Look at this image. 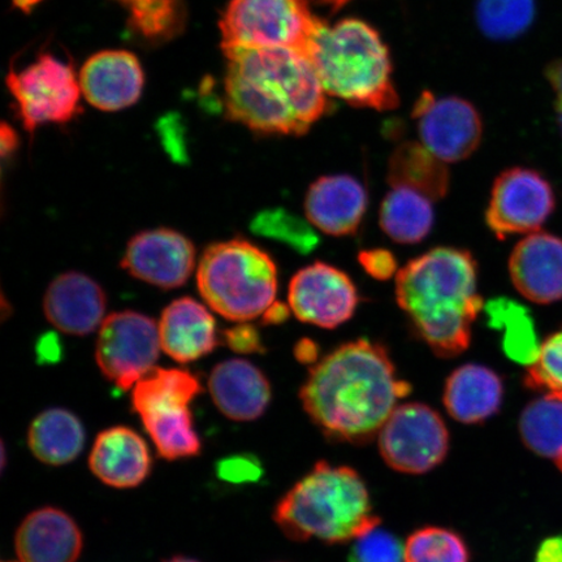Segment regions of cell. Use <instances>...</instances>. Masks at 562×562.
Returning <instances> with one entry per match:
<instances>
[{
	"label": "cell",
	"mask_w": 562,
	"mask_h": 562,
	"mask_svg": "<svg viewBox=\"0 0 562 562\" xmlns=\"http://www.w3.org/2000/svg\"><path fill=\"white\" fill-rule=\"evenodd\" d=\"M306 55L327 95L360 109L398 108L389 47L367 21L348 18L334 26L323 24Z\"/></svg>",
	"instance_id": "5b68a950"
},
{
	"label": "cell",
	"mask_w": 562,
	"mask_h": 562,
	"mask_svg": "<svg viewBox=\"0 0 562 562\" xmlns=\"http://www.w3.org/2000/svg\"><path fill=\"white\" fill-rule=\"evenodd\" d=\"M412 385L398 379L389 351L367 339L350 341L315 362L300 398L327 438L364 445L381 432Z\"/></svg>",
	"instance_id": "6da1fadb"
},
{
	"label": "cell",
	"mask_w": 562,
	"mask_h": 562,
	"mask_svg": "<svg viewBox=\"0 0 562 562\" xmlns=\"http://www.w3.org/2000/svg\"><path fill=\"white\" fill-rule=\"evenodd\" d=\"M434 209L428 196L407 188H393L382 202L379 222L386 236L398 244H418L430 235Z\"/></svg>",
	"instance_id": "4316f807"
},
{
	"label": "cell",
	"mask_w": 562,
	"mask_h": 562,
	"mask_svg": "<svg viewBox=\"0 0 562 562\" xmlns=\"http://www.w3.org/2000/svg\"><path fill=\"white\" fill-rule=\"evenodd\" d=\"M124 2L132 4L133 2H136V0H124Z\"/></svg>",
	"instance_id": "681fc988"
},
{
	"label": "cell",
	"mask_w": 562,
	"mask_h": 562,
	"mask_svg": "<svg viewBox=\"0 0 562 562\" xmlns=\"http://www.w3.org/2000/svg\"><path fill=\"white\" fill-rule=\"evenodd\" d=\"M80 87L94 108L119 111L138 101L144 88V72L135 55L103 52L91 56L82 67Z\"/></svg>",
	"instance_id": "d6986e66"
},
{
	"label": "cell",
	"mask_w": 562,
	"mask_h": 562,
	"mask_svg": "<svg viewBox=\"0 0 562 562\" xmlns=\"http://www.w3.org/2000/svg\"><path fill=\"white\" fill-rule=\"evenodd\" d=\"M291 307L276 302L263 314V322L266 325H279L290 318Z\"/></svg>",
	"instance_id": "b9f144b4"
},
{
	"label": "cell",
	"mask_w": 562,
	"mask_h": 562,
	"mask_svg": "<svg viewBox=\"0 0 562 562\" xmlns=\"http://www.w3.org/2000/svg\"><path fill=\"white\" fill-rule=\"evenodd\" d=\"M504 398V383L497 372L483 364L468 363L447 379L442 403L453 419L477 425L496 416Z\"/></svg>",
	"instance_id": "cb8c5ba5"
},
{
	"label": "cell",
	"mask_w": 562,
	"mask_h": 562,
	"mask_svg": "<svg viewBox=\"0 0 562 562\" xmlns=\"http://www.w3.org/2000/svg\"><path fill=\"white\" fill-rule=\"evenodd\" d=\"M105 294L100 284L80 272H66L48 285L44 312L48 322L68 335H89L102 326Z\"/></svg>",
	"instance_id": "ac0fdd59"
},
{
	"label": "cell",
	"mask_w": 562,
	"mask_h": 562,
	"mask_svg": "<svg viewBox=\"0 0 562 562\" xmlns=\"http://www.w3.org/2000/svg\"><path fill=\"white\" fill-rule=\"evenodd\" d=\"M369 206V194L349 175L322 176L306 193L305 213L313 227L329 236L355 235Z\"/></svg>",
	"instance_id": "2e32d148"
},
{
	"label": "cell",
	"mask_w": 562,
	"mask_h": 562,
	"mask_svg": "<svg viewBox=\"0 0 562 562\" xmlns=\"http://www.w3.org/2000/svg\"><path fill=\"white\" fill-rule=\"evenodd\" d=\"M27 445L32 453L46 465H67L82 452L86 430L74 413L54 407L41 413L32 422Z\"/></svg>",
	"instance_id": "d4e9b609"
},
{
	"label": "cell",
	"mask_w": 562,
	"mask_h": 562,
	"mask_svg": "<svg viewBox=\"0 0 562 562\" xmlns=\"http://www.w3.org/2000/svg\"><path fill=\"white\" fill-rule=\"evenodd\" d=\"M418 133L435 157L456 164L472 157L483 136V122L474 105L459 97L435 98L424 91L413 109Z\"/></svg>",
	"instance_id": "4fadbf2b"
},
{
	"label": "cell",
	"mask_w": 562,
	"mask_h": 562,
	"mask_svg": "<svg viewBox=\"0 0 562 562\" xmlns=\"http://www.w3.org/2000/svg\"><path fill=\"white\" fill-rule=\"evenodd\" d=\"M196 285L215 313L248 322L276 304L278 269L257 245L236 238L209 246L201 257Z\"/></svg>",
	"instance_id": "8992f818"
},
{
	"label": "cell",
	"mask_w": 562,
	"mask_h": 562,
	"mask_svg": "<svg viewBox=\"0 0 562 562\" xmlns=\"http://www.w3.org/2000/svg\"><path fill=\"white\" fill-rule=\"evenodd\" d=\"M7 86L15 97L21 119L34 132L47 123H66L76 115L82 93L74 69L53 55H42L20 72L11 70Z\"/></svg>",
	"instance_id": "8fae6325"
},
{
	"label": "cell",
	"mask_w": 562,
	"mask_h": 562,
	"mask_svg": "<svg viewBox=\"0 0 562 562\" xmlns=\"http://www.w3.org/2000/svg\"><path fill=\"white\" fill-rule=\"evenodd\" d=\"M509 273L516 290L536 304L562 299V240L533 232L516 245L509 259Z\"/></svg>",
	"instance_id": "e0dca14e"
},
{
	"label": "cell",
	"mask_w": 562,
	"mask_h": 562,
	"mask_svg": "<svg viewBox=\"0 0 562 562\" xmlns=\"http://www.w3.org/2000/svg\"><path fill=\"white\" fill-rule=\"evenodd\" d=\"M358 261H360L364 271L376 280H389L395 276L397 271L395 256L385 249L363 250L360 252V256H358Z\"/></svg>",
	"instance_id": "74e56055"
},
{
	"label": "cell",
	"mask_w": 562,
	"mask_h": 562,
	"mask_svg": "<svg viewBox=\"0 0 562 562\" xmlns=\"http://www.w3.org/2000/svg\"><path fill=\"white\" fill-rule=\"evenodd\" d=\"M123 269L133 278L164 290L184 285L195 266L194 245L179 232H140L126 245Z\"/></svg>",
	"instance_id": "9a60e30c"
},
{
	"label": "cell",
	"mask_w": 562,
	"mask_h": 562,
	"mask_svg": "<svg viewBox=\"0 0 562 562\" xmlns=\"http://www.w3.org/2000/svg\"><path fill=\"white\" fill-rule=\"evenodd\" d=\"M231 350L240 355L263 353L265 347L261 334L250 323L240 322L235 327L226 329L223 334Z\"/></svg>",
	"instance_id": "8d00e7d4"
},
{
	"label": "cell",
	"mask_w": 562,
	"mask_h": 562,
	"mask_svg": "<svg viewBox=\"0 0 562 562\" xmlns=\"http://www.w3.org/2000/svg\"><path fill=\"white\" fill-rule=\"evenodd\" d=\"M40 2L41 0H13L18 9L24 12L31 11L33 7Z\"/></svg>",
	"instance_id": "f6af8a7d"
},
{
	"label": "cell",
	"mask_w": 562,
	"mask_h": 562,
	"mask_svg": "<svg viewBox=\"0 0 562 562\" xmlns=\"http://www.w3.org/2000/svg\"><path fill=\"white\" fill-rule=\"evenodd\" d=\"M131 10L133 30L147 38H167L181 23L178 0H136Z\"/></svg>",
	"instance_id": "d6a6232c"
},
{
	"label": "cell",
	"mask_w": 562,
	"mask_h": 562,
	"mask_svg": "<svg viewBox=\"0 0 562 562\" xmlns=\"http://www.w3.org/2000/svg\"><path fill=\"white\" fill-rule=\"evenodd\" d=\"M519 431L527 447L562 470V400L543 396L526 406Z\"/></svg>",
	"instance_id": "f1b7e54d"
},
{
	"label": "cell",
	"mask_w": 562,
	"mask_h": 562,
	"mask_svg": "<svg viewBox=\"0 0 562 562\" xmlns=\"http://www.w3.org/2000/svg\"><path fill=\"white\" fill-rule=\"evenodd\" d=\"M297 360L302 363H314L316 361V355H318V348L311 340H302L297 344L294 349Z\"/></svg>",
	"instance_id": "7bdbcfd3"
},
{
	"label": "cell",
	"mask_w": 562,
	"mask_h": 562,
	"mask_svg": "<svg viewBox=\"0 0 562 562\" xmlns=\"http://www.w3.org/2000/svg\"><path fill=\"white\" fill-rule=\"evenodd\" d=\"M386 178L392 188L413 189L430 200L445 199L451 186L446 161L414 140H407L393 150Z\"/></svg>",
	"instance_id": "484cf974"
},
{
	"label": "cell",
	"mask_w": 562,
	"mask_h": 562,
	"mask_svg": "<svg viewBox=\"0 0 562 562\" xmlns=\"http://www.w3.org/2000/svg\"><path fill=\"white\" fill-rule=\"evenodd\" d=\"M37 355L41 362H56L61 357V347L55 335L42 336L37 344Z\"/></svg>",
	"instance_id": "f35d334b"
},
{
	"label": "cell",
	"mask_w": 562,
	"mask_h": 562,
	"mask_svg": "<svg viewBox=\"0 0 562 562\" xmlns=\"http://www.w3.org/2000/svg\"><path fill=\"white\" fill-rule=\"evenodd\" d=\"M20 562V561H19Z\"/></svg>",
	"instance_id": "f907efd6"
},
{
	"label": "cell",
	"mask_w": 562,
	"mask_h": 562,
	"mask_svg": "<svg viewBox=\"0 0 562 562\" xmlns=\"http://www.w3.org/2000/svg\"><path fill=\"white\" fill-rule=\"evenodd\" d=\"M536 562H562V537L546 539L539 547Z\"/></svg>",
	"instance_id": "ab89813d"
},
{
	"label": "cell",
	"mask_w": 562,
	"mask_h": 562,
	"mask_svg": "<svg viewBox=\"0 0 562 562\" xmlns=\"http://www.w3.org/2000/svg\"><path fill=\"white\" fill-rule=\"evenodd\" d=\"M160 350L158 325L144 314H111L98 329V368L110 382L124 391L133 389L156 369Z\"/></svg>",
	"instance_id": "30bf717a"
},
{
	"label": "cell",
	"mask_w": 562,
	"mask_h": 562,
	"mask_svg": "<svg viewBox=\"0 0 562 562\" xmlns=\"http://www.w3.org/2000/svg\"><path fill=\"white\" fill-rule=\"evenodd\" d=\"M288 302L301 322L333 329L355 315L360 294L346 272L315 262L292 278Z\"/></svg>",
	"instance_id": "5bb4252c"
},
{
	"label": "cell",
	"mask_w": 562,
	"mask_h": 562,
	"mask_svg": "<svg viewBox=\"0 0 562 562\" xmlns=\"http://www.w3.org/2000/svg\"><path fill=\"white\" fill-rule=\"evenodd\" d=\"M226 105L262 135L304 136L331 108L308 56L292 48L229 47Z\"/></svg>",
	"instance_id": "7a4b0ae2"
},
{
	"label": "cell",
	"mask_w": 562,
	"mask_h": 562,
	"mask_svg": "<svg viewBox=\"0 0 562 562\" xmlns=\"http://www.w3.org/2000/svg\"><path fill=\"white\" fill-rule=\"evenodd\" d=\"M491 328L503 331V350L512 361L531 367L540 346L530 312L509 299L498 297L483 307Z\"/></svg>",
	"instance_id": "83f0119b"
},
{
	"label": "cell",
	"mask_w": 562,
	"mask_h": 562,
	"mask_svg": "<svg viewBox=\"0 0 562 562\" xmlns=\"http://www.w3.org/2000/svg\"><path fill=\"white\" fill-rule=\"evenodd\" d=\"M18 146V137L16 133L10 128L9 125L3 124L2 126V156L7 157L13 150L16 149Z\"/></svg>",
	"instance_id": "ee69618b"
},
{
	"label": "cell",
	"mask_w": 562,
	"mask_h": 562,
	"mask_svg": "<svg viewBox=\"0 0 562 562\" xmlns=\"http://www.w3.org/2000/svg\"><path fill=\"white\" fill-rule=\"evenodd\" d=\"M548 80H550L552 89L557 91L558 101L557 110L562 112V60L551 63L546 72Z\"/></svg>",
	"instance_id": "60d3db41"
},
{
	"label": "cell",
	"mask_w": 562,
	"mask_h": 562,
	"mask_svg": "<svg viewBox=\"0 0 562 562\" xmlns=\"http://www.w3.org/2000/svg\"><path fill=\"white\" fill-rule=\"evenodd\" d=\"M216 474L220 480L228 483H255L261 480L263 468L257 457L236 454L217 462Z\"/></svg>",
	"instance_id": "d590c367"
},
{
	"label": "cell",
	"mask_w": 562,
	"mask_h": 562,
	"mask_svg": "<svg viewBox=\"0 0 562 562\" xmlns=\"http://www.w3.org/2000/svg\"><path fill=\"white\" fill-rule=\"evenodd\" d=\"M201 392L199 379L180 369L156 368L133 386V411L164 459H189L201 453L191 412Z\"/></svg>",
	"instance_id": "52a82bcc"
},
{
	"label": "cell",
	"mask_w": 562,
	"mask_h": 562,
	"mask_svg": "<svg viewBox=\"0 0 562 562\" xmlns=\"http://www.w3.org/2000/svg\"><path fill=\"white\" fill-rule=\"evenodd\" d=\"M558 115H559V122H560L561 130H562V112H558Z\"/></svg>",
	"instance_id": "c3c4849f"
},
{
	"label": "cell",
	"mask_w": 562,
	"mask_h": 562,
	"mask_svg": "<svg viewBox=\"0 0 562 562\" xmlns=\"http://www.w3.org/2000/svg\"><path fill=\"white\" fill-rule=\"evenodd\" d=\"M348 562H405L402 542L392 532L376 526L353 540Z\"/></svg>",
	"instance_id": "e575fe53"
},
{
	"label": "cell",
	"mask_w": 562,
	"mask_h": 562,
	"mask_svg": "<svg viewBox=\"0 0 562 562\" xmlns=\"http://www.w3.org/2000/svg\"><path fill=\"white\" fill-rule=\"evenodd\" d=\"M250 228L259 236L291 246L301 255L311 252L319 243L311 223L284 209L261 211L251 221Z\"/></svg>",
	"instance_id": "1f68e13d"
},
{
	"label": "cell",
	"mask_w": 562,
	"mask_h": 562,
	"mask_svg": "<svg viewBox=\"0 0 562 562\" xmlns=\"http://www.w3.org/2000/svg\"><path fill=\"white\" fill-rule=\"evenodd\" d=\"M80 527L66 512L42 508L21 522L15 538L20 562H76L82 551Z\"/></svg>",
	"instance_id": "44dd1931"
},
{
	"label": "cell",
	"mask_w": 562,
	"mask_h": 562,
	"mask_svg": "<svg viewBox=\"0 0 562 562\" xmlns=\"http://www.w3.org/2000/svg\"><path fill=\"white\" fill-rule=\"evenodd\" d=\"M273 519L294 542L346 543L381 525L355 469L321 461L286 492Z\"/></svg>",
	"instance_id": "277c9868"
},
{
	"label": "cell",
	"mask_w": 562,
	"mask_h": 562,
	"mask_svg": "<svg viewBox=\"0 0 562 562\" xmlns=\"http://www.w3.org/2000/svg\"><path fill=\"white\" fill-rule=\"evenodd\" d=\"M89 468L110 487L135 488L150 475V449L132 428L111 427L98 435L89 454Z\"/></svg>",
	"instance_id": "ffe728a7"
},
{
	"label": "cell",
	"mask_w": 562,
	"mask_h": 562,
	"mask_svg": "<svg viewBox=\"0 0 562 562\" xmlns=\"http://www.w3.org/2000/svg\"><path fill=\"white\" fill-rule=\"evenodd\" d=\"M536 0H477L476 21L488 38L508 41L529 30Z\"/></svg>",
	"instance_id": "f546056e"
},
{
	"label": "cell",
	"mask_w": 562,
	"mask_h": 562,
	"mask_svg": "<svg viewBox=\"0 0 562 562\" xmlns=\"http://www.w3.org/2000/svg\"><path fill=\"white\" fill-rule=\"evenodd\" d=\"M308 0H231L221 21L222 46L281 47L306 54L319 27Z\"/></svg>",
	"instance_id": "ba28073f"
},
{
	"label": "cell",
	"mask_w": 562,
	"mask_h": 562,
	"mask_svg": "<svg viewBox=\"0 0 562 562\" xmlns=\"http://www.w3.org/2000/svg\"><path fill=\"white\" fill-rule=\"evenodd\" d=\"M386 465L405 474H425L440 465L449 451V431L432 407L400 405L378 435Z\"/></svg>",
	"instance_id": "9c48e42d"
},
{
	"label": "cell",
	"mask_w": 562,
	"mask_h": 562,
	"mask_svg": "<svg viewBox=\"0 0 562 562\" xmlns=\"http://www.w3.org/2000/svg\"><path fill=\"white\" fill-rule=\"evenodd\" d=\"M350 0H322V3L328 5L333 12L340 11L344 5H347Z\"/></svg>",
	"instance_id": "bcb514c9"
},
{
	"label": "cell",
	"mask_w": 562,
	"mask_h": 562,
	"mask_svg": "<svg viewBox=\"0 0 562 562\" xmlns=\"http://www.w3.org/2000/svg\"><path fill=\"white\" fill-rule=\"evenodd\" d=\"M554 209L553 189L536 170L525 167L502 172L492 187L487 226L497 238L533 234Z\"/></svg>",
	"instance_id": "7c38bea8"
},
{
	"label": "cell",
	"mask_w": 562,
	"mask_h": 562,
	"mask_svg": "<svg viewBox=\"0 0 562 562\" xmlns=\"http://www.w3.org/2000/svg\"><path fill=\"white\" fill-rule=\"evenodd\" d=\"M209 390L217 409L229 419L262 417L271 402V385L263 372L245 360L224 361L211 371Z\"/></svg>",
	"instance_id": "7402d4cb"
},
{
	"label": "cell",
	"mask_w": 562,
	"mask_h": 562,
	"mask_svg": "<svg viewBox=\"0 0 562 562\" xmlns=\"http://www.w3.org/2000/svg\"><path fill=\"white\" fill-rule=\"evenodd\" d=\"M527 386L562 400V329L542 344L537 361L527 369Z\"/></svg>",
	"instance_id": "836d02e7"
},
{
	"label": "cell",
	"mask_w": 562,
	"mask_h": 562,
	"mask_svg": "<svg viewBox=\"0 0 562 562\" xmlns=\"http://www.w3.org/2000/svg\"><path fill=\"white\" fill-rule=\"evenodd\" d=\"M166 562H200V561H196V560H193V559L178 557V558H173L171 560H168Z\"/></svg>",
	"instance_id": "7dc6e473"
},
{
	"label": "cell",
	"mask_w": 562,
	"mask_h": 562,
	"mask_svg": "<svg viewBox=\"0 0 562 562\" xmlns=\"http://www.w3.org/2000/svg\"><path fill=\"white\" fill-rule=\"evenodd\" d=\"M396 299L413 331L435 355H461L484 307L475 258L463 249L435 248L412 259L397 272Z\"/></svg>",
	"instance_id": "3957f363"
},
{
	"label": "cell",
	"mask_w": 562,
	"mask_h": 562,
	"mask_svg": "<svg viewBox=\"0 0 562 562\" xmlns=\"http://www.w3.org/2000/svg\"><path fill=\"white\" fill-rule=\"evenodd\" d=\"M404 552L405 562H470L465 540L438 526L414 531L406 540Z\"/></svg>",
	"instance_id": "4dcf8cb0"
},
{
	"label": "cell",
	"mask_w": 562,
	"mask_h": 562,
	"mask_svg": "<svg viewBox=\"0 0 562 562\" xmlns=\"http://www.w3.org/2000/svg\"><path fill=\"white\" fill-rule=\"evenodd\" d=\"M158 329L161 350L180 363L200 360L217 346L214 316L193 299H179L168 305Z\"/></svg>",
	"instance_id": "603a6c76"
}]
</instances>
